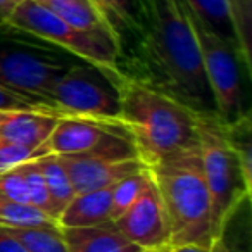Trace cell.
I'll return each mask as SVG.
<instances>
[{
	"label": "cell",
	"mask_w": 252,
	"mask_h": 252,
	"mask_svg": "<svg viewBox=\"0 0 252 252\" xmlns=\"http://www.w3.org/2000/svg\"><path fill=\"white\" fill-rule=\"evenodd\" d=\"M137 80L197 114H216L192 23L182 0H149L145 33L119 64Z\"/></svg>",
	"instance_id": "obj_1"
},
{
	"label": "cell",
	"mask_w": 252,
	"mask_h": 252,
	"mask_svg": "<svg viewBox=\"0 0 252 252\" xmlns=\"http://www.w3.org/2000/svg\"><path fill=\"white\" fill-rule=\"evenodd\" d=\"M4 23L92 64L118 83L125 78L119 69V50L114 43L73 28L36 0H21Z\"/></svg>",
	"instance_id": "obj_6"
},
{
	"label": "cell",
	"mask_w": 252,
	"mask_h": 252,
	"mask_svg": "<svg viewBox=\"0 0 252 252\" xmlns=\"http://www.w3.org/2000/svg\"><path fill=\"white\" fill-rule=\"evenodd\" d=\"M35 161L43 176L47 190H49L50 202H52V214H54V220L57 221V218L64 211V207L76 195L73 189V183H71V178L67 175L63 159L59 156L45 154L36 158Z\"/></svg>",
	"instance_id": "obj_18"
},
{
	"label": "cell",
	"mask_w": 252,
	"mask_h": 252,
	"mask_svg": "<svg viewBox=\"0 0 252 252\" xmlns=\"http://www.w3.org/2000/svg\"><path fill=\"white\" fill-rule=\"evenodd\" d=\"M36 2L45 5V7H49V5H54V4H63V2H67V0H36Z\"/></svg>",
	"instance_id": "obj_32"
},
{
	"label": "cell",
	"mask_w": 252,
	"mask_h": 252,
	"mask_svg": "<svg viewBox=\"0 0 252 252\" xmlns=\"http://www.w3.org/2000/svg\"><path fill=\"white\" fill-rule=\"evenodd\" d=\"M224 123V135L230 144L235 159L238 162V171L244 183L245 192L252 193V123L251 114L238 116L231 121Z\"/></svg>",
	"instance_id": "obj_17"
},
{
	"label": "cell",
	"mask_w": 252,
	"mask_h": 252,
	"mask_svg": "<svg viewBox=\"0 0 252 252\" xmlns=\"http://www.w3.org/2000/svg\"><path fill=\"white\" fill-rule=\"evenodd\" d=\"M183 2V0H182ZM192 23L202 57L204 73L213 94L216 114L223 121H231L245 114V97L242 85V61L238 50L231 43L213 33L183 2Z\"/></svg>",
	"instance_id": "obj_7"
},
{
	"label": "cell",
	"mask_w": 252,
	"mask_h": 252,
	"mask_svg": "<svg viewBox=\"0 0 252 252\" xmlns=\"http://www.w3.org/2000/svg\"><path fill=\"white\" fill-rule=\"evenodd\" d=\"M7 231L26 252H67L63 231L57 223L42 224V226L9 228Z\"/></svg>",
	"instance_id": "obj_20"
},
{
	"label": "cell",
	"mask_w": 252,
	"mask_h": 252,
	"mask_svg": "<svg viewBox=\"0 0 252 252\" xmlns=\"http://www.w3.org/2000/svg\"><path fill=\"white\" fill-rule=\"evenodd\" d=\"M16 4H19V2H16V0H0V19H7V16L12 12V9L16 7Z\"/></svg>",
	"instance_id": "obj_31"
},
{
	"label": "cell",
	"mask_w": 252,
	"mask_h": 252,
	"mask_svg": "<svg viewBox=\"0 0 252 252\" xmlns=\"http://www.w3.org/2000/svg\"><path fill=\"white\" fill-rule=\"evenodd\" d=\"M116 35L119 64L130 56L149 23V0H94Z\"/></svg>",
	"instance_id": "obj_11"
},
{
	"label": "cell",
	"mask_w": 252,
	"mask_h": 252,
	"mask_svg": "<svg viewBox=\"0 0 252 252\" xmlns=\"http://www.w3.org/2000/svg\"><path fill=\"white\" fill-rule=\"evenodd\" d=\"M56 223L52 218L33 206L18 204L0 195V228H26V226H42V224Z\"/></svg>",
	"instance_id": "obj_22"
},
{
	"label": "cell",
	"mask_w": 252,
	"mask_h": 252,
	"mask_svg": "<svg viewBox=\"0 0 252 252\" xmlns=\"http://www.w3.org/2000/svg\"><path fill=\"white\" fill-rule=\"evenodd\" d=\"M168 252H209V249L197 244H182L168 247Z\"/></svg>",
	"instance_id": "obj_29"
},
{
	"label": "cell",
	"mask_w": 252,
	"mask_h": 252,
	"mask_svg": "<svg viewBox=\"0 0 252 252\" xmlns=\"http://www.w3.org/2000/svg\"><path fill=\"white\" fill-rule=\"evenodd\" d=\"M149 180H151V173H149V169L144 166L142 169L125 176V178L116 183L114 190H112L111 221L116 220L119 214L125 213V211L140 197V193L144 192V189L147 187Z\"/></svg>",
	"instance_id": "obj_23"
},
{
	"label": "cell",
	"mask_w": 252,
	"mask_h": 252,
	"mask_svg": "<svg viewBox=\"0 0 252 252\" xmlns=\"http://www.w3.org/2000/svg\"><path fill=\"white\" fill-rule=\"evenodd\" d=\"M9 109H45V107H40V105L33 104L32 100L25 98L23 95L16 94V92L0 85V111H9Z\"/></svg>",
	"instance_id": "obj_27"
},
{
	"label": "cell",
	"mask_w": 252,
	"mask_h": 252,
	"mask_svg": "<svg viewBox=\"0 0 252 252\" xmlns=\"http://www.w3.org/2000/svg\"><path fill=\"white\" fill-rule=\"evenodd\" d=\"M61 116L50 109L0 111V138L26 147H42Z\"/></svg>",
	"instance_id": "obj_13"
},
{
	"label": "cell",
	"mask_w": 252,
	"mask_h": 252,
	"mask_svg": "<svg viewBox=\"0 0 252 252\" xmlns=\"http://www.w3.org/2000/svg\"><path fill=\"white\" fill-rule=\"evenodd\" d=\"M67 252H145L123 237L112 223L83 228H61Z\"/></svg>",
	"instance_id": "obj_15"
},
{
	"label": "cell",
	"mask_w": 252,
	"mask_h": 252,
	"mask_svg": "<svg viewBox=\"0 0 252 252\" xmlns=\"http://www.w3.org/2000/svg\"><path fill=\"white\" fill-rule=\"evenodd\" d=\"M78 61L21 30L5 23L0 26V85L40 107L56 111L50 90L57 78Z\"/></svg>",
	"instance_id": "obj_4"
},
{
	"label": "cell",
	"mask_w": 252,
	"mask_h": 252,
	"mask_svg": "<svg viewBox=\"0 0 252 252\" xmlns=\"http://www.w3.org/2000/svg\"><path fill=\"white\" fill-rule=\"evenodd\" d=\"M183 2L211 32L238 50L230 19L228 0H183Z\"/></svg>",
	"instance_id": "obj_19"
},
{
	"label": "cell",
	"mask_w": 252,
	"mask_h": 252,
	"mask_svg": "<svg viewBox=\"0 0 252 252\" xmlns=\"http://www.w3.org/2000/svg\"><path fill=\"white\" fill-rule=\"evenodd\" d=\"M49 9L73 28L88 33V35L98 36V38L109 40L118 47L114 32L105 21L102 12L98 11V7L94 4V0H67L63 4L49 5Z\"/></svg>",
	"instance_id": "obj_16"
},
{
	"label": "cell",
	"mask_w": 252,
	"mask_h": 252,
	"mask_svg": "<svg viewBox=\"0 0 252 252\" xmlns=\"http://www.w3.org/2000/svg\"><path fill=\"white\" fill-rule=\"evenodd\" d=\"M114 228L142 251L169 247V226L164 206L152 176L137 200L111 221Z\"/></svg>",
	"instance_id": "obj_9"
},
{
	"label": "cell",
	"mask_w": 252,
	"mask_h": 252,
	"mask_svg": "<svg viewBox=\"0 0 252 252\" xmlns=\"http://www.w3.org/2000/svg\"><path fill=\"white\" fill-rule=\"evenodd\" d=\"M145 252H168V247H164V249H156V251H145Z\"/></svg>",
	"instance_id": "obj_33"
},
{
	"label": "cell",
	"mask_w": 252,
	"mask_h": 252,
	"mask_svg": "<svg viewBox=\"0 0 252 252\" xmlns=\"http://www.w3.org/2000/svg\"><path fill=\"white\" fill-rule=\"evenodd\" d=\"M121 123L118 119H97L87 116H61L45 140L47 154L85 156L92 152Z\"/></svg>",
	"instance_id": "obj_10"
},
{
	"label": "cell",
	"mask_w": 252,
	"mask_h": 252,
	"mask_svg": "<svg viewBox=\"0 0 252 252\" xmlns=\"http://www.w3.org/2000/svg\"><path fill=\"white\" fill-rule=\"evenodd\" d=\"M238 56L247 74L252 69V0H228Z\"/></svg>",
	"instance_id": "obj_21"
},
{
	"label": "cell",
	"mask_w": 252,
	"mask_h": 252,
	"mask_svg": "<svg viewBox=\"0 0 252 252\" xmlns=\"http://www.w3.org/2000/svg\"><path fill=\"white\" fill-rule=\"evenodd\" d=\"M118 121L130 133L144 166L197 145V112L126 76L119 83Z\"/></svg>",
	"instance_id": "obj_2"
},
{
	"label": "cell",
	"mask_w": 252,
	"mask_h": 252,
	"mask_svg": "<svg viewBox=\"0 0 252 252\" xmlns=\"http://www.w3.org/2000/svg\"><path fill=\"white\" fill-rule=\"evenodd\" d=\"M59 158L63 159L64 168L71 178L74 193L112 187L125 176L144 168L138 159L112 162L97 158H85V156H59Z\"/></svg>",
	"instance_id": "obj_12"
},
{
	"label": "cell",
	"mask_w": 252,
	"mask_h": 252,
	"mask_svg": "<svg viewBox=\"0 0 252 252\" xmlns=\"http://www.w3.org/2000/svg\"><path fill=\"white\" fill-rule=\"evenodd\" d=\"M145 168L151 173L164 206L169 247L197 244L209 249L214 240L211 197L204 180L199 144Z\"/></svg>",
	"instance_id": "obj_3"
},
{
	"label": "cell",
	"mask_w": 252,
	"mask_h": 252,
	"mask_svg": "<svg viewBox=\"0 0 252 252\" xmlns=\"http://www.w3.org/2000/svg\"><path fill=\"white\" fill-rule=\"evenodd\" d=\"M209 252H231V249H230V245L226 244V240H224L223 237H218V238H214V240L211 242Z\"/></svg>",
	"instance_id": "obj_30"
},
{
	"label": "cell",
	"mask_w": 252,
	"mask_h": 252,
	"mask_svg": "<svg viewBox=\"0 0 252 252\" xmlns=\"http://www.w3.org/2000/svg\"><path fill=\"white\" fill-rule=\"evenodd\" d=\"M0 252H26L19 245V242L14 237L9 235L7 230L0 228Z\"/></svg>",
	"instance_id": "obj_28"
},
{
	"label": "cell",
	"mask_w": 252,
	"mask_h": 252,
	"mask_svg": "<svg viewBox=\"0 0 252 252\" xmlns=\"http://www.w3.org/2000/svg\"><path fill=\"white\" fill-rule=\"evenodd\" d=\"M45 154L47 151L43 145L42 147H26V145H18L0 138V175Z\"/></svg>",
	"instance_id": "obj_25"
},
{
	"label": "cell",
	"mask_w": 252,
	"mask_h": 252,
	"mask_svg": "<svg viewBox=\"0 0 252 252\" xmlns=\"http://www.w3.org/2000/svg\"><path fill=\"white\" fill-rule=\"evenodd\" d=\"M50 102L64 116L118 119L119 83L92 64L78 61L56 80Z\"/></svg>",
	"instance_id": "obj_8"
},
{
	"label": "cell",
	"mask_w": 252,
	"mask_h": 252,
	"mask_svg": "<svg viewBox=\"0 0 252 252\" xmlns=\"http://www.w3.org/2000/svg\"><path fill=\"white\" fill-rule=\"evenodd\" d=\"M0 195H4L5 199L12 200V202L32 206L28 187H26V182L19 168H14L4 175H0Z\"/></svg>",
	"instance_id": "obj_26"
},
{
	"label": "cell",
	"mask_w": 252,
	"mask_h": 252,
	"mask_svg": "<svg viewBox=\"0 0 252 252\" xmlns=\"http://www.w3.org/2000/svg\"><path fill=\"white\" fill-rule=\"evenodd\" d=\"M112 190L114 185L76 193L59 214L57 224L61 228H83L111 223Z\"/></svg>",
	"instance_id": "obj_14"
},
{
	"label": "cell",
	"mask_w": 252,
	"mask_h": 252,
	"mask_svg": "<svg viewBox=\"0 0 252 252\" xmlns=\"http://www.w3.org/2000/svg\"><path fill=\"white\" fill-rule=\"evenodd\" d=\"M18 168H19V171H21L23 178H25L26 187H28L32 206L36 207V209H40L42 213H45L47 216L54 220L52 202H50L49 190H47V185H45V182H43V176H42V173H40L38 166H36V161L33 159V161H28V162H25V164L18 166Z\"/></svg>",
	"instance_id": "obj_24"
},
{
	"label": "cell",
	"mask_w": 252,
	"mask_h": 252,
	"mask_svg": "<svg viewBox=\"0 0 252 252\" xmlns=\"http://www.w3.org/2000/svg\"><path fill=\"white\" fill-rule=\"evenodd\" d=\"M2 25H4V19H0V26H2Z\"/></svg>",
	"instance_id": "obj_34"
},
{
	"label": "cell",
	"mask_w": 252,
	"mask_h": 252,
	"mask_svg": "<svg viewBox=\"0 0 252 252\" xmlns=\"http://www.w3.org/2000/svg\"><path fill=\"white\" fill-rule=\"evenodd\" d=\"M197 144L200 162L211 197L213 237L224 233L237 209L251 199L244 189L230 144L224 135V123L218 114H197Z\"/></svg>",
	"instance_id": "obj_5"
}]
</instances>
